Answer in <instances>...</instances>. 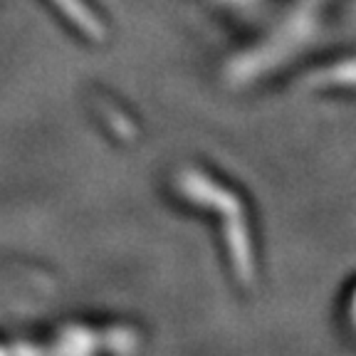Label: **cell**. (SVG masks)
Here are the masks:
<instances>
[{
    "label": "cell",
    "mask_w": 356,
    "mask_h": 356,
    "mask_svg": "<svg viewBox=\"0 0 356 356\" xmlns=\"http://www.w3.org/2000/svg\"><path fill=\"white\" fill-rule=\"evenodd\" d=\"M57 6H62V10L72 17V22H77L87 35H92V38H102V35H104L99 20H95V15H92L79 0H57Z\"/></svg>",
    "instance_id": "1"
}]
</instances>
